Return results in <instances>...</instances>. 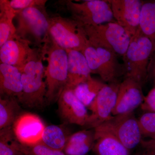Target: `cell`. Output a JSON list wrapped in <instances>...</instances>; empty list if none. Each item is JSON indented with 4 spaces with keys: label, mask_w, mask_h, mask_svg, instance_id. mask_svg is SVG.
Returning a JSON list of instances; mask_svg holds the SVG:
<instances>
[{
    "label": "cell",
    "mask_w": 155,
    "mask_h": 155,
    "mask_svg": "<svg viewBox=\"0 0 155 155\" xmlns=\"http://www.w3.org/2000/svg\"><path fill=\"white\" fill-rule=\"evenodd\" d=\"M55 6L60 11L68 12L80 25H97L116 22L109 1L87 0L76 3L63 0L57 2Z\"/></svg>",
    "instance_id": "277c9868"
},
{
    "label": "cell",
    "mask_w": 155,
    "mask_h": 155,
    "mask_svg": "<svg viewBox=\"0 0 155 155\" xmlns=\"http://www.w3.org/2000/svg\"><path fill=\"white\" fill-rule=\"evenodd\" d=\"M80 25L92 45L110 50L117 55L122 57L125 55L132 36L118 23L113 22L97 25Z\"/></svg>",
    "instance_id": "5b68a950"
},
{
    "label": "cell",
    "mask_w": 155,
    "mask_h": 155,
    "mask_svg": "<svg viewBox=\"0 0 155 155\" xmlns=\"http://www.w3.org/2000/svg\"><path fill=\"white\" fill-rule=\"evenodd\" d=\"M46 0H11L9 1L10 5L16 10L23 9L36 6L46 5Z\"/></svg>",
    "instance_id": "83f0119b"
},
{
    "label": "cell",
    "mask_w": 155,
    "mask_h": 155,
    "mask_svg": "<svg viewBox=\"0 0 155 155\" xmlns=\"http://www.w3.org/2000/svg\"><path fill=\"white\" fill-rule=\"evenodd\" d=\"M140 145L143 150V154L155 155V139L142 140Z\"/></svg>",
    "instance_id": "f546056e"
},
{
    "label": "cell",
    "mask_w": 155,
    "mask_h": 155,
    "mask_svg": "<svg viewBox=\"0 0 155 155\" xmlns=\"http://www.w3.org/2000/svg\"><path fill=\"white\" fill-rule=\"evenodd\" d=\"M31 44L17 35L0 47L1 63L11 65L19 69L25 66L35 51Z\"/></svg>",
    "instance_id": "5bb4252c"
},
{
    "label": "cell",
    "mask_w": 155,
    "mask_h": 155,
    "mask_svg": "<svg viewBox=\"0 0 155 155\" xmlns=\"http://www.w3.org/2000/svg\"><path fill=\"white\" fill-rule=\"evenodd\" d=\"M57 102L58 114L64 124L85 126L89 114L87 107L78 98L73 89H64Z\"/></svg>",
    "instance_id": "30bf717a"
},
{
    "label": "cell",
    "mask_w": 155,
    "mask_h": 155,
    "mask_svg": "<svg viewBox=\"0 0 155 155\" xmlns=\"http://www.w3.org/2000/svg\"><path fill=\"white\" fill-rule=\"evenodd\" d=\"M17 10L12 8L8 0L0 1V47L16 35L13 20Z\"/></svg>",
    "instance_id": "ffe728a7"
},
{
    "label": "cell",
    "mask_w": 155,
    "mask_h": 155,
    "mask_svg": "<svg viewBox=\"0 0 155 155\" xmlns=\"http://www.w3.org/2000/svg\"><path fill=\"white\" fill-rule=\"evenodd\" d=\"M154 74H155V67H154Z\"/></svg>",
    "instance_id": "4dcf8cb0"
},
{
    "label": "cell",
    "mask_w": 155,
    "mask_h": 155,
    "mask_svg": "<svg viewBox=\"0 0 155 155\" xmlns=\"http://www.w3.org/2000/svg\"><path fill=\"white\" fill-rule=\"evenodd\" d=\"M22 92V74L20 69L11 65L1 63L0 96L14 97L19 100Z\"/></svg>",
    "instance_id": "2e32d148"
},
{
    "label": "cell",
    "mask_w": 155,
    "mask_h": 155,
    "mask_svg": "<svg viewBox=\"0 0 155 155\" xmlns=\"http://www.w3.org/2000/svg\"><path fill=\"white\" fill-rule=\"evenodd\" d=\"M99 57L98 75L103 81L110 83L117 81V78L123 74L126 75L124 64L119 63L117 55L113 51L96 48Z\"/></svg>",
    "instance_id": "e0dca14e"
},
{
    "label": "cell",
    "mask_w": 155,
    "mask_h": 155,
    "mask_svg": "<svg viewBox=\"0 0 155 155\" xmlns=\"http://www.w3.org/2000/svg\"><path fill=\"white\" fill-rule=\"evenodd\" d=\"M43 60L42 48H35L32 56L24 67L19 69L22 74V92L18 101L25 107L39 108L46 103L47 87Z\"/></svg>",
    "instance_id": "6da1fadb"
},
{
    "label": "cell",
    "mask_w": 155,
    "mask_h": 155,
    "mask_svg": "<svg viewBox=\"0 0 155 155\" xmlns=\"http://www.w3.org/2000/svg\"><path fill=\"white\" fill-rule=\"evenodd\" d=\"M22 114L17 98L0 96V129L13 126Z\"/></svg>",
    "instance_id": "44dd1931"
},
{
    "label": "cell",
    "mask_w": 155,
    "mask_h": 155,
    "mask_svg": "<svg viewBox=\"0 0 155 155\" xmlns=\"http://www.w3.org/2000/svg\"><path fill=\"white\" fill-rule=\"evenodd\" d=\"M20 150L24 155H66L64 152L52 149L41 142L31 145L20 143Z\"/></svg>",
    "instance_id": "4316f807"
},
{
    "label": "cell",
    "mask_w": 155,
    "mask_h": 155,
    "mask_svg": "<svg viewBox=\"0 0 155 155\" xmlns=\"http://www.w3.org/2000/svg\"><path fill=\"white\" fill-rule=\"evenodd\" d=\"M120 82L105 84L88 109L89 114L84 129H94L113 116Z\"/></svg>",
    "instance_id": "9c48e42d"
},
{
    "label": "cell",
    "mask_w": 155,
    "mask_h": 155,
    "mask_svg": "<svg viewBox=\"0 0 155 155\" xmlns=\"http://www.w3.org/2000/svg\"><path fill=\"white\" fill-rule=\"evenodd\" d=\"M95 142L94 129H84L69 135L63 152L66 155H86Z\"/></svg>",
    "instance_id": "d6986e66"
},
{
    "label": "cell",
    "mask_w": 155,
    "mask_h": 155,
    "mask_svg": "<svg viewBox=\"0 0 155 155\" xmlns=\"http://www.w3.org/2000/svg\"><path fill=\"white\" fill-rule=\"evenodd\" d=\"M12 126L0 129V155H22Z\"/></svg>",
    "instance_id": "d4e9b609"
},
{
    "label": "cell",
    "mask_w": 155,
    "mask_h": 155,
    "mask_svg": "<svg viewBox=\"0 0 155 155\" xmlns=\"http://www.w3.org/2000/svg\"><path fill=\"white\" fill-rule=\"evenodd\" d=\"M50 16V37L64 49L82 51L89 42L82 27L71 18L58 14Z\"/></svg>",
    "instance_id": "52a82bcc"
},
{
    "label": "cell",
    "mask_w": 155,
    "mask_h": 155,
    "mask_svg": "<svg viewBox=\"0 0 155 155\" xmlns=\"http://www.w3.org/2000/svg\"><path fill=\"white\" fill-rule=\"evenodd\" d=\"M44 60L48 62L45 69L47 92L46 103L57 102L66 88L68 79V55L66 50L61 48L49 36L42 48Z\"/></svg>",
    "instance_id": "7a4b0ae2"
},
{
    "label": "cell",
    "mask_w": 155,
    "mask_h": 155,
    "mask_svg": "<svg viewBox=\"0 0 155 155\" xmlns=\"http://www.w3.org/2000/svg\"></svg>",
    "instance_id": "d6a6232c"
},
{
    "label": "cell",
    "mask_w": 155,
    "mask_h": 155,
    "mask_svg": "<svg viewBox=\"0 0 155 155\" xmlns=\"http://www.w3.org/2000/svg\"><path fill=\"white\" fill-rule=\"evenodd\" d=\"M140 107L146 112L155 113V88L152 89L145 97Z\"/></svg>",
    "instance_id": "f1b7e54d"
},
{
    "label": "cell",
    "mask_w": 155,
    "mask_h": 155,
    "mask_svg": "<svg viewBox=\"0 0 155 155\" xmlns=\"http://www.w3.org/2000/svg\"><path fill=\"white\" fill-rule=\"evenodd\" d=\"M71 134H67L62 126L48 125L44 130L41 142L52 149L63 152Z\"/></svg>",
    "instance_id": "603a6c76"
},
{
    "label": "cell",
    "mask_w": 155,
    "mask_h": 155,
    "mask_svg": "<svg viewBox=\"0 0 155 155\" xmlns=\"http://www.w3.org/2000/svg\"><path fill=\"white\" fill-rule=\"evenodd\" d=\"M154 52L153 43L139 29L131 38L123 57L126 76L132 78L143 84L147 76L150 58Z\"/></svg>",
    "instance_id": "8992f818"
},
{
    "label": "cell",
    "mask_w": 155,
    "mask_h": 155,
    "mask_svg": "<svg viewBox=\"0 0 155 155\" xmlns=\"http://www.w3.org/2000/svg\"><path fill=\"white\" fill-rule=\"evenodd\" d=\"M50 16L45 5L17 10L16 35L28 41L35 48H42L49 36Z\"/></svg>",
    "instance_id": "3957f363"
},
{
    "label": "cell",
    "mask_w": 155,
    "mask_h": 155,
    "mask_svg": "<svg viewBox=\"0 0 155 155\" xmlns=\"http://www.w3.org/2000/svg\"><path fill=\"white\" fill-rule=\"evenodd\" d=\"M66 51L68 55V79L66 88L73 90L91 76V72L81 52L75 50Z\"/></svg>",
    "instance_id": "9a60e30c"
},
{
    "label": "cell",
    "mask_w": 155,
    "mask_h": 155,
    "mask_svg": "<svg viewBox=\"0 0 155 155\" xmlns=\"http://www.w3.org/2000/svg\"><path fill=\"white\" fill-rule=\"evenodd\" d=\"M142 137L155 139V113L146 112L137 118Z\"/></svg>",
    "instance_id": "484cf974"
},
{
    "label": "cell",
    "mask_w": 155,
    "mask_h": 155,
    "mask_svg": "<svg viewBox=\"0 0 155 155\" xmlns=\"http://www.w3.org/2000/svg\"><path fill=\"white\" fill-rule=\"evenodd\" d=\"M45 123L38 115L23 113L12 126L14 134L20 143L31 145L41 142Z\"/></svg>",
    "instance_id": "4fadbf2b"
},
{
    "label": "cell",
    "mask_w": 155,
    "mask_h": 155,
    "mask_svg": "<svg viewBox=\"0 0 155 155\" xmlns=\"http://www.w3.org/2000/svg\"><path fill=\"white\" fill-rule=\"evenodd\" d=\"M96 128L113 134L129 151L140 144L143 139L134 112L112 116Z\"/></svg>",
    "instance_id": "ba28073f"
},
{
    "label": "cell",
    "mask_w": 155,
    "mask_h": 155,
    "mask_svg": "<svg viewBox=\"0 0 155 155\" xmlns=\"http://www.w3.org/2000/svg\"><path fill=\"white\" fill-rule=\"evenodd\" d=\"M105 84L91 76L73 89L78 98L89 108Z\"/></svg>",
    "instance_id": "cb8c5ba5"
},
{
    "label": "cell",
    "mask_w": 155,
    "mask_h": 155,
    "mask_svg": "<svg viewBox=\"0 0 155 155\" xmlns=\"http://www.w3.org/2000/svg\"><path fill=\"white\" fill-rule=\"evenodd\" d=\"M114 19L131 36L139 28L143 1L110 0Z\"/></svg>",
    "instance_id": "8fae6325"
},
{
    "label": "cell",
    "mask_w": 155,
    "mask_h": 155,
    "mask_svg": "<svg viewBox=\"0 0 155 155\" xmlns=\"http://www.w3.org/2000/svg\"><path fill=\"white\" fill-rule=\"evenodd\" d=\"M95 142L93 150L97 155H129V150L113 134L94 128Z\"/></svg>",
    "instance_id": "ac0fdd59"
},
{
    "label": "cell",
    "mask_w": 155,
    "mask_h": 155,
    "mask_svg": "<svg viewBox=\"0 0 155 155\" xmlns=\"http://www.w3.org/2000/svg\"><path fill=\"white\" fill-rule=\"evenodd\" d=\"M142 85L134 78L126 76L120 82L113 116L132 113L140 107L145 97Z\"/></svg>",
    "instance_id": "7c38bea8"
},
{
    "label": "cell",
    "mask_w": 155,
    "mask_h": 155,
    "mask_svg": "<svg viewBox=\"0 0 155 155\" xmlns=\"http://www.w3.org/2000/svg\"><path fill=\"white\" fill-rule=\"evenodd\" d=\"M140 155H145L143 154H142Z\"/></svg>",
    "instance_id": "1f68e13d"
},
{
    "label": "cell",
    "mask_w": 155,
    "mask_h": 155,
    "mask_svg": "<svg viewBox=\"0 0 155 155\" xmlns=\"http://www.w3.org/2000/svg\"><path fill=\"white\" fill-rule=\"evenodd\" d=\"M139 30L150 40L155 51V0L143 1Z\"/></svg>",
    "instance_id": "7402d4cb"
}]
</instances>
